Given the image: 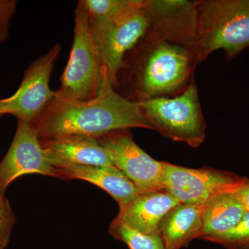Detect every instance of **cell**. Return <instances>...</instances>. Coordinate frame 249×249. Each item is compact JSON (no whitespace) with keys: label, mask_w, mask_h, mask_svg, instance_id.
<instances>
[{"label":"cell","mask_w":249,"mask_h":249,"mask_svg":"<svg viewBox=\"0 0 249 249\" xmlns=\"http://www.w3.org/2000/svg\"><path fill=\"white\" fill-rule=\"evenodd\" d=\"M31 124L40 139L69 136L98 139L113 131L134 127L154 130L139 103L116 91L103 67L96 98L77 101L54 97Z\"/></svg>","instance_id":"obj_1"},{"label":"cell","mask_w":249,"mask_h":249,"mask_svg":"<svg viewBox=\"0 0 249 249\" xmlns=\"http://www.w3.org/2000/svg\"><path fill=\"white\" fill-rule=\"evenodd\" d=\"M197 65L192 51L150 29L124 56L116 91L134 103L176 96L194 80Z\"/></svg>","instance_id":"obj_2"},{"label":"cell","mask_w":249,"mask_h":249,"mask_svg":"<svg viewBox=\"0 0 249 249\" xmlns=\"http://www.w3.org/2000/svg\"><path fill=\"white\" fill-rule=\"evenodd\" d=\"M195 57L199 65L222 49L228 60L249 47V0H199Z\"/></svg>","instance_id":"obj_3"},{"label":"cell","mask_w":249,"mask_h":249,"mask_svg":"<svg viewBox=\"0 0 249 249\" xmlns=\"http://www.w3.org/2000/svg\"><path fill=\"white\" fill-rule=\"evenodd\" d=\"M138 103L142 115L154 130L163 137L185 142L193 148L204 142L206 124L195 79L176 96L152 98Z\"/></svg>","instance_id":"obj_4"},{"label":"cell","mask_w":249,"mask_h":249,"mask_svg":"<svg viewBox=\"0 0 249 249\" xmlns=\"http://www.w3.org/2000/svg\"><path fill=\"white\" fill-rule=\"evenodd\" d=\"M73 42L60 86L54 97L89 101L97 96L103 76V67L93 40L84 1L74 11Z\"/></svg>","instance_id":"obj_5"},{"label":"cell","mask_w":249,"mask_h":249,"mask_svg":"<svg viewBox=\"0 0 249 249\" xmlns=\"http://www.w3.org/2000/svg\"><path fill=\"white\" fill-rule=\"evenodd\" d=\"M144 4L145 0H141L134 7L114 17L89 19L100 61L115 89L124 56L151 28Z\"/></svg>","instance_id":"obj_6"},{"label":"cell","mask_w":249,"mask_h":249,"mask_svg":"<svg viewBox=\"0 0 249 249\" xmlns=\"http://www.w3.org/2000/svg\"><path fill=\"white\" fill-rule=\"evenodd\" d=\"M113 165L134 183L138 195L165 191V161L154 160L136 143L130 129H118L97 139Z\"/></svg>","instance_id":"obj_7"},{"label":"cell","mask_w":249,"mask_h":249,"mask_svg":"<svg viewBox=\"0 0 249 249\" xmlns=\"http://www.w3.org/2000/svg\"><path fill=\"white\" fill-rule=\"evenodd\" d=\"M61 50V45L55 44L28 67L17 91L0 99V115L9 114L30 124L40 115L55 96L49 82Z\"/></svg>","instance_id":"obj_8"},{"label":"cell","mask_w":249,"mask_h":249,"mask_svg":"<svg viewBox=\"0 0 249 249\" xmlns=\"http://www.w3.org/2000/svg\"><path fill=\"white\" fill-rule=\"evenodd\" d=\"M245 178L225 170L193 169L165 162V191L181 204L204 206L218 195L233 193Z\"/></svg>","instance_id":"obj_9"},{"label":"cell","mask_w":249,"mask_h":249,"mask_svg":"<svg viewBox=\"0 0 249 249\" xmlns=\"http://www.w3.org/2000/svg\"><path fill=\"white\" fill-rule=\"evenodd\" d=\"M29 174L57 178V168L41 145L32 124L18 121L14 138L0 162V189L5 192L16 178Z\"/></svg>","instance_id":"obj_10"},{"label":"cell","mask_w":249,"mask_h":249,"mask_svg":"<svg viewBox=\"0 0 249 249\" xmlns=\"http://www.w3.org/2000/svg\"><path fill=\"white\" fill-rule=\"evenodd\" d=\"M151 30L194 53L197 32V2L188 0H145Z\"/></svg>","instance_id":"obj_11"},{"label":"cell","mask_w":249,"mask_h":249,"mask_svg":"<svg viewBox=\"0 0 249 249\" xmlns=\"http://www.w3.org/2000/svg\"><path fill=\"white\" fill-rule=\"evenodd\" d=\"M40 141L56 168L71 165H114L107 150L97 139L69 136Z\"/></svg>","instance_id":"obj_12"},{"label":"cell","mask_w":249,"mask_h":249,"mask_svg":"<svg viewBox=\"0 0 249 249\" xmlns=\"http://www.w3.org/2000/svg\"><path fill=\"white\" fill-rule=\"evenodd\" d=\"M179 203L166 191L143 193L119 206V214L116 218L142 233H160V219Z\"/></svg>","instance_id":"obj_13"},{"label":"cell","mask_w":249,"mask_h":249,"mask_svg":"<svg viewBox=\"0 0 249 249\" xmlns=\"http://www.w3.org/2000/svg\"><path fill=\"white\" fill-rule=\"evenodd\" d=\"M57 178L62 179H80L93 183L110 195L119 206L137 196L134 183L115 166L71 165L57 168Z\"/></svg>","instance_id":"obj_14"},{"label":"cell","mask_w":249,"mask_h":249,"mask_svg":"<svg viewBox=\"0 0 249 249\" xmlns=\"http://www.w3.org/2000/svg\"><path fill=\"white\" fill-rule=\"evenodd\" d=\"M203 206L179 204L160 219L159 232L165 249H181L198 238L202 227Z\"/></svg>","instance_id":"obj_15"},{"label":"cell","mask_w":249,"mask_h":249,"mask_svg":"<svg viewBox=\"0 0 249 249\" xmlns=\"http://www.w3.org/2000/svg\"><path fill=\"white\" fill-rule=\"evenodd\" d=\"M202 206V227L198 237L202 240L231 231L247 212L232 193L218 195Z\"/></svg>","instance_id":"obj_16"},{"label":"cell","mask_w":249,"mask_h":249,"mask_svg":"<svg viewBox=\"0 0 249 249\" xmlns=\"http://www.w3.org/2000/svg\"><path fill=\"white\" fill-rule=\"evenodd\" d=\"M109 232L116 240L124 242L129 249H165L160 233H142L116 218L111 223Z\"/></svg>","instance_id":"obj_17"},{"label":"cell","mask_w":249,"mask_h":249,"mask_svg":"<svg viewBox=\"0 0 249 249\" xmlns=\"http://www.w3.org/2000/svg\"><path fill=\"white\" fill-rule=\"evenodd\" d=\"M90 20L106 19L127 11L141 0H83Z\"/></svg>","instance_id":"obj_18"},{"label":"cell","mask_w":249,"mask_h":249,"mask_svg":"<svg viewBox=\"0 0 249 249\" xmlns=\"http://www.w3.org/2000/svg\"><path fill=\"white\" fill-rule=\"evenodd\" d=\"M223 246L227 249H249V212L231 231L204 239Z\"/></svg>","instance_id":"obj_19"},{"label":"cell","mask_w":249,"mask_h":249,"mask_svg":"<svg viewBox=\"0 0 249 249\" xmlns=\"http://www.w3.org/2000/svg\"><path fill=\"white\" fill-rule=\"evenodd\" d=\"M16 222V217L4 191L0 189V249L7 248Z\"/></svg>","instance_id":"obj_20"},{"label":"cell","mask_w":249,"mask_h":249,"mask_svg":"<svg viewBox=\"0 0 249 249\" xmlns=\"http://www.w3.org/2000/svg\"><path fill=\"white\" fill-rule=\"evenodd\" d=\"M17 6L16 0H0V44L4 43L9 39L11 21Z\"/></svg>","instance_id":"obj_21"},{"label":"cell","mask_w":249,"mask_h":249,"mask_svg":"<svg viewBox=\"0 0 249 249\" xmlns=\"http://www.w3.org/2000/svg\"><path fill=\"white\" fill-rule=\"evenodd\" d=\"M232 193L243 205L246 211L249 212V178H246Z\"/></svg>","instance_id":"obj_22"},{"label":"cell","mask_w":249,"mask_h":249,"mask_svg":"<svg viewBox=\"0 0 249 249\" xmlns=\"http://www.w3.org/2000/svg\"><path fill=\"white\" fill-rule=\"evenodd\" d=\"M0 116H1V115H0Z\"/></svg>","instance_id":"obj_23"}]
</instances>
